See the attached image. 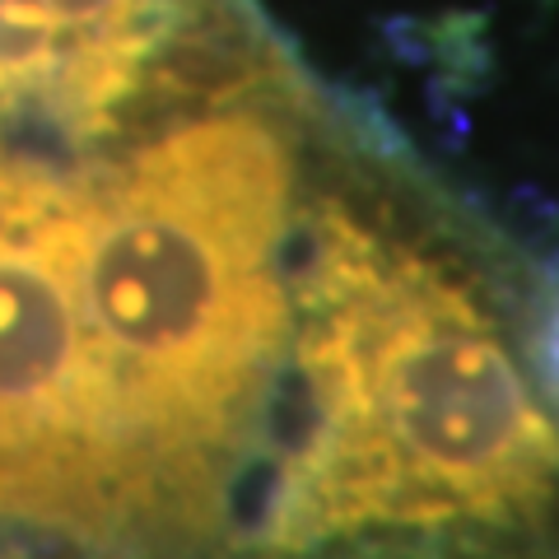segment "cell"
<instances>
[{"mask_svg":"<svg viewBox=\"0 0 559 559\" xmlns=\"http://www.w3.org/2000/svg\"><path fill=\"white\" fill-rule=\"evenodd\" d=\"M70 173L66 266L127 448L145 559H191L299 331L280 280L299 159L285 117L215 98Z\"/></svg>","mask_w":559,"mask_h":559,"instance_id":"7a4b0ae2","label":"cell"},{"mask_svg":"<svg viewBox=\"0 0 559 559\" xmlns=\"http://www.w3.org/2000/svg\"><path fill=\"white\" fill-rule=\"evenodd\" d=\"M308 224L304 419L242 555L509 559L559 513L555 415L443 261L345 201L312 205Z\"/></svg>","mask_w":559,"mask_h":559,"instance_id":"6da1fadb","label":"cell"},{"mask_svg":"<svg viewBox=\"0 0 559 559\" xmlns=\"http://www.w3.org/2000/svg\"><path fill=\"white\" fill-rule=\"evenodd\" d=\"M540 369H546L550 388L559 392V299L546 312V331H540Z\"/></svg>","mask_w":559,"mask_h":559,"instance_id":"3957f363","label":"cell"}]
</instances>
